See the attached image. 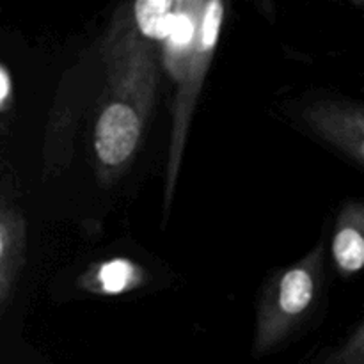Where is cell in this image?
<instances>
[{
    "label": "cell",
    "instance_id": "6da1fadb",
    "mask_svg": "<svg viewBox=\"0 0 364 364\" xmlns=\"http://www.w3.org/2000/svg\"><path fill=\"white\" fill-rule=\"evenodd\" d=\"M105 89L92 128V160L103 187L116 183L141 149L159 91L156 41L132 7L117 11L103 39Z\"/></svg>",
    "mask_w": 364,
    "mask_h": 364
},
{
    "label": "cell",
    "instance_id": "7a4b0ae2",
    "mask_svg": "<svg viewBox=\"0 0 364 364\" xmlns=\"http://www.w3.org/2000/svg\"><path fill=\"white\" fill-rule=\"evenodd\" d=\"M226 20V4L220 0L176 2L173 18L160 39L162 60L176 89L173 100L169 153L164 191V215H169L174 188L183 160L188 128L203 84L213 63L220 32Z\"/></svg>",
    "mask_w": 364,
    "mask_h": 364
},
{
    "label": "cell",
    "instance_id": "3957f363",
    "mask_svg": "<svg viewBox=\"0 0 364 364\" xmlns=\"http://www.w3.org/2000/svg\"><path fill=\"white\" fill-rule=\"evenodd\" d=\"M323 288V244L301 262L281 269L265 284L256 311L252 355L263 358L308 320Z\"/></svg>",
    "mask_w": 364,
    "mask_h": 364
},
{
    "label": "cell",
    "instance_id": "277c9868",
    "mask_svg": "<svg viewBox=\"0 0 364 364\" xmlns=\"http://www.w3.org/2000/svg\"><path fill=\"white\" fill-rule=\"evenodd\" d=\"M301 117L316 137L364 167V103L315 98L302 107Z\"/></svg>",
    "mask_w": 364,
    "mask_h": 364
},
{
    "label": "cell",
    "instance_id": "5b68a950",
    "mask_svg": "<svg viewBox=\"0 0 364 364\" xmlns=\"http://www.w3.org/2000/svg\"><path fill=\"white\" fill-rule=\"evenodd\" d=\"M27 220L18 205L4 199L0 208V311L6 313L16 291L27 255Z\"/></svg>",
    "mask_w": 364,
    "mask_h": 364
},
{
    "label": "cell",
    "instance_id": "8992f818",
    "mask_svg": "<svg viewBox=\"0 0 364 364\" xmlns=\"http://www.w3.org/2000/svg\"><path fill=\"white\" fill-rule=\"evenodd\" d=\"M331 256L338 274L355 276L364 270V201L341 206L331 238Z\"/></svg>",
    "mask_w": 364,
    "mask_h": 364
},
{
    "label": "cell",
    "instance_id": "52a82bcc",
    "mask_svg": "<svg viewBox=\"0 0 364 364\" xmlns=\"http://www.w3.org/2000/svg\"><path fill=\"white\" fill-rule=\"evenodd\" d=\"M146 279L142 267L132 259L114 258L91 267L78 279L80 288L96 295H121L141 287Z\"/></svg>",
    "mask_w": 364,
    "mask_h": 364
},
{
    "label": "cell",
    "instance_id": "ba28073f",
    "mask_svg": "<svg viewBox=\"0 0 364 364\" xmlns=\"http://www.w3.org/2000/svg\"><path fill=\"white\" fill-rule=\"evenodd\" d=\"M323 364H364V322L331 352Z\"/></svg>",
    "mask_w": 364,
    "mask_h": 364
},
{
    "label": "cell",
    "instance_id": "9c48e42d",
    "mask_svg": "<svg viewBox=\"0 0 364 364\" xmlns=\"http://www.w3.org/2000/svg\"><path fill=\"white\" fill-rule=\"evenodd\" d=\"M13 78H11V73H9V68L4 64L2 68H0V110H2V114L6 116L7 112H9L11 109V102H13Z\"/></svg>",
    "mask_w": 364,
    "mask_h": 364
},
{
    "label": "cell",
    "instance_id": "30bf717a",
    "mask_svg": "<svg viewBox=\"0 0 364 364\" xmlns=\"http://www.w3.org/2000/svg\"><path fill=\"white\" fill-rule=\"evenodd\" d=\"M352 4H354V7H358V9L361 11L363 16H364V0H355V2H352Z\"/></svg>",
    "mask_w": 364,
    "mask_h": 364
}]
</instances>
